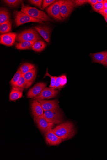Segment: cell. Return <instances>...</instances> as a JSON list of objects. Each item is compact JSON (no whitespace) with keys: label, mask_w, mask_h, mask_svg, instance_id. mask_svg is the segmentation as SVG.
<instances>
[{"label":"cell","mask_w":107,"mask_h":160,"mask_svg":"<svg viewBox=\"0 0 107 160\" xmlns=\"http://www.w3.org/2000/svg\"><path fill=\"white\" fill-rule=\"evenodd\" d=\"M53 130L54 132L63 140L71 138L76 133L73 124L69 121L61 123L53 129Z\"/></svg>","instance_id":"1"},{"label":"cell","mask_w":107,"mask_h":160,"mask_svg":"<svg viewBox=\"0 0 107 160\" xmlns=\"http://www.w3.org/2000/svg\"><path fill=\"white\" fill-rule=\"evenodd\" d=\"M21 11L33 18L39 19L43 22H50L52 20L45 12L39 10L35 7L24 5L21 3Z\"/></svg>","instance_id":"2"},{"label":"cell","mask_w":107,"mask_h":160,"mask_svg":"<svg viewBox=\"0 0 107 160\" xmlns=\"http://www.w3.org/2000/svg\"><path fill=\"white\" fill-rule=\"evenodd\" d=\"M42 39L36 29L34 28L25 30L17 35L16 40L20 42L26 41L37 42Z\"/></svg>","instance_id":"3"},{"label":"cell","mask_w":107,"mask_h":160,"mask_svg":"<svg viewBox=\"0 0 107 160\" xmlns=\"http://www.w3.org/2000/svg\"><path fill=\"white\" fill-rule=\"evenodd\" d=\"M43 115L48 121L54 124L62 123L63 119V114L59 109L44 111Z\"/></svg>","instance_id":"4"},{"label":"cell","mask_w":107,"mask_h":160,"mask_svg":"<svg viewBox=\"0 0 107 160\" xmlns=\"http://www.w3.org/2000/svg\"><path fill=\"white\" fill-rule=\"evenodd\" d=\"M13 14L16 27H18L25 23L30 22L40 23L43 22L42 21L30 17L21 11H14Z\"/></svg>","instance_id":"5"},{"label":"cell","mask_w":107,"mask_h":160,"mask_svg":"<svg viewBox=\"0 0 107 160\" xmlns=\"http://www.w3.org/2000/svg\"><path fill=\"white\" fill-rule=\"evenodd\" d=\"M75 6L74 1L60 0V12L63 20L69 16Z\"/></svg>","instance_id":"6"},{"label":"cell","mask_w":107,"mask_h":160,"mask_svg":"<svg viewBox=\"0 0 107 160\" xmlns=\"http://www.w3.org/2000/svg\"><path fill=\"white\" fill-rule=\"evenodd\" d=\"M60 0L56 1L46 9L49 15L58 21L63 20L60 12Z\"/></svg>","instance_id":"7"},{"label":"cell","mask_w":107,"mask_h":160,"mask_svg":"<svg viewBox=\"0 0 107 160\" xmlns=\"http://www.w3.org/2000/svg\"><path fill=\"white\" fill-rule=\"evenodd\" d=\"M35 122L40 131L44 133L48 130L52 129L54 126V124L48 121L43 115L39 116Z\"/></svg>","instance_id":"8"},{"label":"cell","mask_w":107,"mask_h":160,"mask_svg":"<svg viewBox=\"0 0 107 160\" xmlns=\"http://www.w3.org/2000/svg\"><path fill=\"white\" fill-rule=\"evenodd\" d=\"M59 91L51 87H45L40 93L34 98L35 99H49L56 97Z\"/></svg>","instance_id":"9"},{"label":"cell","mask_w":107,"mask_h":160,"mask_svg":"<svg viewBox=\"0 0 107 160\" xmlns=\"http://www.w3.org/2000/svg\"><path fill=\"white\" fill-rule=\"evenodd\" d=\"M45 134L46 141L50 145H58L63 141L54 132L52 129L48 130Z\"/></svg>","instance_id":"10"},{"label":"cell","mask_w":107,"mask_h":160,"mask_svg":"<svg viewBox=\"0 0 107 160\" xmlns=\"http://www.w3.org/2000/svg\"><path fill=\"white\" fill-rule=\"evenodd\" d=\"M41 105L44 111L59 109L58 102L57 100H46L37 99Z\"/></svg>","instance_id":"11"},{"label":"cell","mask_w":107,"mask_h":160,"mask_svg":"<svg viewBox=\"0 0 107 160\" xmlns=\"http://www.w3.org/2000/svg\"><path fill=\"white\" fill-rule=\"evenodd\" d=\"M17 34L14 33H8L1 35L0 43L7 46H12L15 42Z\"/></svg>","instance_id":"12"},{"label":"cell","mask_w":107,"mask_h":160,"mask_svg":"<svg viewBox=\"0 0 107 160\" xmlns=\"http://www.w3.org/2000/svg\"><path fill=\"white\" fill-rule=\"evenodd\" d=\"M34 28L46 42H50L52 32L50 27L46 25H38L35 26Z\"/></svg>","instance_id":"13"},{"label":"cell","mask_w":107,"mask_h":160,"mask_svg":"<svg viewBox=\"0 0 107 160\" xmlns=\"http://www.w3.org/2000/svg\"><path fill=\"white\" fill-rule=\"evenodd\" d=\"M32 113L35 122L39 116L44 114V111L40 104L37 99H35L31 103Z\"/></svg>","instance_id":"14"},{"label":"cell","mask_w":107,"mask_h":160,"mask_svg":"<svg viewBox=\"0 0 107 160\" xmlns=\"http://www.w3.org/2000/svg\"><path fill=\"white\" fill-rule=\"evenodd\" d=\"M46 86L47 84L44 82L37 83L28 92L27 97L34 98L39 94Z\"/></svg>","instance_id":"15"},{"label":"cell","mask_w":107,"mask_h":160,"mask_svg":"<svg viewBox=\"0 0 107 160\" xmlns=\"http://www.w3.org/2000/svg\"><path fill=\"white\" fill-rule=\"evenodd\" d=\"M36 74L37 69L35 67L32 70L23 75L26 82L25 88H28L32 85L36 78Z\"/></svg>","instance_id":"16"},{"label":"cell","mask_w":107,"mask_h":160,"mask_svg":"<svg viewBox=\"0 0 107 160\" xmlns=\"http://www.w3.org/2000/svg\"><path fill=\"white\" fill-rule=\"evenodd\" d=\"M93 62L102 64L107 56V51L91 53Z\"/></svg>","instance_id":"17"},{"label":"cell","mask_w":107,"mask_h":160,"mask_svg":"<svg viewBox=\"0 0 107 160\" xmlns=\"http://www.w3.org/2000/svg\"><path fill=\"white\" fill-rule=\"evenodd\" d=\"M67 82V79L66 75H63L59 76L57 77L53 89L60 90L63 88L66 84Z\"/></svg>","instance_id":"18"},{"label":"cell","mask_w":107,"mask_h":160,"mask_svg":"<svg viewBox=\"0 0 107 160\" xmlns=\"http://www.w3.org/2000/svg\"><path fill=\"white\" fill-rule=\"evenodd\" d=\"M10 13L6 8L1 7L0 9V24L10 20Z\"/></svg>","instance_id":"19"},{"label":"cell","mask_w":107,"mask_h":160,"mask_svg":"<svg viewBox=\"0 0 107 160\" xmlns=\"http://www.w3.org/2000/svg\"><path fill=\"white\" fill-rule=\"evenodd\" d=\"M36 42L35 41H22L16 43V48L17 49L20 50L29 49L32 48L34 43Z\"/></svg>","instance_id":"20"},{"label":"cell","mask_w":107,"mask_h":160,"mask_svg":"<svg viewBox=\"0 0 107 160\" xmlns=\"http://www.w3.org/2000/svg\"><path fill=\"white\" fill-rule=\"evenodd\" d=\"M26 86V80L23 75L17 83L12 86V89L23 92Z\"/></svg>","instance_id":"21"},{"label":"cell","mask_w":107,"mask_h":160,"mask_svg":"<svg viewBox=\"0 0 107 160\" xmlns=\"http://www.w3.org/2000/svg\"><path fill=\"white\" fill-rule=\"evenodd\" d=\"M46 46V43L42 40H40L35 42L31 49L35 51L40 52L43 50Z\"/></svg>","instance_id":"22"},{"label":"cell","mask_w":107,"mask_h":160,"mask_svg":"<svg viewBox=\"0 0 107 160\" xmlns=\"http://www.w3.org/2000/svg\"><path fill=\"white\" fill-rule=\"evenodd\" d=\"M12 22L10 20L0 24V32L1 34H6L10 32L12 29Z\"/></svg>","instance_id":"23"},{"label":"cell","mask_w":107,"mask_h":160,"mask_svg":"<svg viewBox=\"0 0 107 160\" xmlns=\"http://www.w3.org/2000/svg\"><path fill=\"white\" fill-rule=\"evenodd\" d=\"M23 92L13 89L11 90L9 95V100H16L21 98L23 96Z\"/></svg>","instance_id":"24"},{"label":"cell","mask_w":107,"mask_h":160,"mask_svg":"<svg viewBox=\"0 0 107 160\" xmlns=\"http://www.w3.org/2000/svg\"><path fill=\"white\" fill-rule=\"evenodd\" d=\"M35 67V66L32 64L29 63H25L22 64L19 69L24 75L32 70Z\"/></svg>","instance_id":"25"},{"label":"cell","mask_w":107,"mask_h":160,"mask_svg":"<svg viewBox=\"0 0 107 160\" xmlns=\"http://www.w3.org/2000/svg\"><path fill=\"white\" fill-rule=\"evenodd\" d=\"M3 1L9 7L14 8L18 7L23 1L21 0H5Z\"/></svg>","instance_id":"26"},{"label":"cell","mask_w":107,"mask_h":160,"mask_svg":"<svg viewBox=\"0 0 107 160\" xmlns=\"http://www.w3.org/2000/svg\"><path fill=\"white\" fill-rule=\"evenodd\" d=\"M23 75V74L20 70L18 69L16 74L10 81V83L12 86L17 83Z\"/></svg>","instance_id":"27"},{"label":"cell","mask_w":107,"mask_h":160,"mask_svg":"<svg viewBox=\"0 0 107 160\" xmlns=\"http://www.w3.org/2000/svg\"><path fill=\"white\" fill-rule=\"evenodd\" d=\"M47 76H49L50 77L51 79V84L49 86V87H51V88H54L55 87L56 81L57 77L53 76L51 75L49 73L48 68L47 69L44 78H45V77Z\"/></svg>","instance_id":"28"},{"label":"cell","mask_w":107,"mask_h":160,"mask_svg":"<svg viewBox=\"0 0 107 160\" xmlns=\"http://www.w3.org/2000/svg\"><path fill=\"white\" fill-rule=\"evenodd\" d=\"M107 1V0H105V1L104 2L102 3H98L92 7L94 11L96 12H98L102 10L104 8V4Z\"/></svg>","instance_id":"29"},{"label":"cell","mask_w":107,"mask_h":160,"mask_svg":"<svg viewBox=\"0 0 107 160\" xmlns=\"http://www.w3.org/2000/svg\"><path fill=\"white\" fill-rule=\"evenodd\" d=\"M56 1L55 0H43L42 7V10H44L46 8L50 6Z\"/></svg>","instance_id":"30"},{"label":"cell","mask_w":107,"mask_h":160,"mask_svg":"<svg viewBox=\"0 0 107 160\" xmlns=\"http://www.w3.org/2000/svg\"><path fill=\"white\" fill-rule=\"evenodd\" d=\"M30 3L42 9L43 1L42 0H30L28 1Z\"/></svg>","instance_id":"31"},{"label":"cell","mask_w":107,"mask_h":160,"mask_svg":"<svg viewBox=\"0 0 107 160\" xmlns=\"http://www.w3.org/2000/svg\"><path fill=\"white\" fill-rule=\"evenodd\" d=\"M74 2L75 6H80L88 3V0H75Z\"/></svg>","instance_id":"32"},{"label":"cell","mask_w":107,"mask_h":160,"mask_svg":"<svg viewBox=\"0 0 107 160\" xmlns=\"http://www.w3.org/2000/svg\"><path fill=\"white\" fill-rule=\"evenodd\" d=\"M98 12L104 17L107 16V8H104Z\"/></svg>","instance_id":"33"},{"label":"cell","mask_w":107,"mask_h":160,"mask_svg":"<svg viewBox=\"0 0 107 160\" xmlns=\"http://www.w3.org/2000/svg\"><path fill=\"white\" fill-rule=\"evenodd\" d=\"M98 3L97 0H88V3L90 4L92 7Z\"/></svg>","instance_id":"34"},{"label":"cell","mask_w":107,"mask_h":160,"mask_svg":"<svg viewBox=\"0 0 107 160\" xmlns=\"http://www.w3.org/2000/svg\"><path fill=\"white\" fill-rule=\"evenodd\" d=\"M102 64L104 66L107 67V56Z\"/></svg>","instance_id":"35"},{"label":"cell","mask_w":107,"mask_h":160,"mask_svg":"<svg viewBox=\"0 0 107 160\" xmlns=\"http://www.w3.org/2000/svg\"><path fill=\"white\" fill-rule=\"evenodd\" d=\"M105 1V0H97L98 3H102L104 2Z\"/></svg>","instance_id":"36"},{"label":"cell","mask_w":107,"mask_h":160,"mask_svg":"<svg viewBox=\"0 0 107 160\" xmlns=\"http://www.w3.org/2000/svg\"><path fill=\"white\" fill-rule=\"evenodd\" d=\"M104 8H107V1L104 3Z\"/></svg>","instance_id":"37"},{"label":"cell","mask_w":107,"mask_h":160,"mask_svg":"<svg viewBox=\"0 0 107 160\" xmlns=\"http://www.w3.org/2000/svg\"><path fill=\"white\" fill-rule=\"evenodd\" d=\"M104 18L105 19V20L106 21L107 23V17H104Z\"/></svg>","instance_id":"38"}]
</instances>
